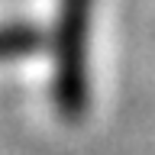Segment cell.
<instances>
[{
    "mask_svg": "<svg viewBox=\"0 0 155 155\" xmlns=\"http://www.w3.org/2000/svg\"><path fill=\"white\" fill-rule=\"evenodd\" d=\"M39 45H42V36L32 26H23V23L0 26V61H7V58H26L32 52H39Z\"/></svg>",
    "mask_w": 155,
    "mask_h": 155,
    "instance_id": "7a4b0ae2",
    "label": "cell"
},
{
    "mask_svg": "<svg viewBox=\"0 0 155 155\" xmlns=\"http://www.w3.org/2000/svg\"><path fill=\"white\" fill-rule=\"evenodd\" d=\"M94 0H61L55 23V81L52 94L65 120H81L87 110V39Z\"/></svg>",
    "mask_w": 155,
    "mask_h": 155,
    "instance_id": "6da1fadb",
    "label": "cell"
}]
</instances>
